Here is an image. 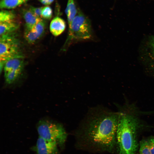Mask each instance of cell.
<instances>
[{"label":"cell","mask_w":154,"mask_h":154,"mask_svg":"<svg viewBox=\"0 0 154 154\" xmlns=\"http://www.w3.org/2000/svg\"><path fill=\"white\" fill-rule=\"evenodd\" d=\"M78 11L75 0H68L65 12L67 17L68 26L71 23Z\"/></svg>","instance_id":"obj_11"},{"label":"cell","mask_w":154,"mask_h":154,"mask_svg":"<svg viewBox=\"0 0 154 154\" xmlns=\"http://www.w3.org/2000/svg\"></svg>","instance_id":"obj_23"},{"label":"cell","mask_w":154,"mask_h":154,"mask_svg":"<svg viewBox=\"0 0 154 154\" xmlns=\"http://www.w3.org/2000/svg\"><path fill=\"white\" fill-rule=\"evenodd\" d=\"M151 154H154V137H152L148 139Z\"/></svg>","instance_id":"obj_21"},{"label":"cell","mask_w":154,"mask_h":154,"mask_svg":"<svg viewBox=\"0 0 154 154\" xmlns=\"http://www.w3.org/2000/svg\"><path fill=\"white\" fill-rule=\"evenodd\" d=\"M15 15L11 11L2 9L0 12V23L15 21Z\"/></svg>","instance_id":"obj_15"},{"label":"cell","mask_w":154,"mask_h":154,"mask_svg":"<svg viewBox=\"0 0 154 154\" xmlns=\"http://www.w3.org/2000/svg\"><path fill=\"white\" fill-rule=\"evenodd\" d=\"M23 58H16L7 61L4 66V74L13 70H22L23 66Z\"/></svg>","instance_id":"obj_9"},{"label":"cell","mask_w":154,"mask_h":154,"mask_svg":"<svg viewBox=\"0 0 154 154\" xmlns=\"http://www.w3.org/2000/svg\"><path fill=\"white\" fill-rule=\"evenodd\" d=\"M52 11L51 8L49 6H46L43 7L42 17L47 19H50L52 17Z\"/></svg>","instance_id":"obj_19"},{"label":"cell","mask_w":154,"mask_h":154,"mask_svg":"<svg viewBox=\"0 0 154 154\" xmlns=\"http://www.w3.org/2000/svg\"><path fill=\"white\" fill-rule=\"evenodd\" d=\"M139 154H151L148 140H141L139 144Z\"/></svg>","instance_id":"obj_17"},{"label":"cell","mask_w":154,"mask_h":154,"mask_svg":"<svg viewBox=\"0 0 154 154\" xmlns=\"http://www.w3.org/2000/svg\"><path fill=\"white\" fill-rule=\"evenodd\" d=\"M22 72L21 70H13L5 73V81L8 84L13 83L18 78Z\"/></svg>","instance_id":"obj_16"},{"label":"cell","mask_w":154,"mask_h":154,"mask_svg":"<svg viewBox=\"0 0 154 154\" xmlns=\"http://www.w3.org/2000/svg\"><path fill=\"white\" fill-rule=\"evenodd\" d=\"M119 115V113L105 112L92 117L86 133L89 140L103 149H112L115 143Z\"/></svg>","instance_id":"obj_1"},{"label":"cell","mask_w":154,"mask_h":154,"mask_svg":"<svg viewBox=\"0 0 154 154\" xmlns=\"http://www.w3.org/2000/svg\"><path fill=\"white\" fill-rule=\"evenodd\" d=\"M39 137L46 140L56 142L61 145L64 143L67 133L62 125L52 121L43 119L40 120L37 127Z\"/></svg>","instance_id":"obj_4"},{"label":"cell","mask_w":154,"mask_h":154,"mask_svg":"<svg viewBox=\"0 0 154 154\" xmlns=\"http://www.w3.org/2000/svg\"><path fill=\"white\" fill-rule=\"evenodd\" d=\"M43 7H35L31 6L29 8L33 13L37 16L41 18Z\"/></svg>","instance_id":"obj_20"},{"label":"cell","mask_w":154,"mask_h":154,"mask_svg":"<svg viewBox=\"0 0 154 154\" xmlns=\"http://www.w3.org/2000/svg\"><path fill=\"white\" fill-rule=\"evenodd\" d=\"M24 36L27 41L31 44L34 43L40 37L33 27L30 28H26Z\"/></svg>","instance_id":"obj_14"},{"label":"cell","mask_w":154,"mask_h":154,"mask_svg":"<svg viewBox=\"0 0 154 154\" xmlns=\"http://www.w3.org/2000/svg\"><path fill=\"white\" fill-rule=\"evenodd\" d=\"M68 37L64 44L65 49L74 42L89 40L92 36L90 21L79 10L68 26Z\"/></svg>","instance_id":"obj_3"},{"label":"cell","mask_w":154,"mask_h":154,"mask_svg":"<svg viewBox=\"0 0 154 154\" xmlns=\"http://www.w3.org/2000/svg\"><path fill=\"white\" fill-rule=\"evenodd\" d=\"M16 58H23L19 43L14 32L0 36V61L6 62Z\"/></svg>","instance_id":"obj_5"},{"label":"cell","mask_w":154,"mask_h":154,"mask_svg":"<svg viewBox=\"0 0 154 154\" xmlns=\"http://www.w3.org/2000/svg\"><path fill=\"white\" fill-rule=\"evenodd\" d=\"M144 47L142 58L149 68L154 72V35L148 38Z\"/></svg>","instance_id":"obj_7"},{"label":"cell","mask_w":154,"mask_h":154,"mask_svg":"<svg viewBox=\"0 0 154 154\" xmlns=\"http://www.w3.org/2000/svg\"><path fill=\"white\" fill-rule=\"evenodd\" d=\"M66 24L65 21L61 18L57 16L51 21L50 29L51 33L54 36L61 35L65 30Z\"/></svg>","instance_id":"obj_8"},{"label":"cell","mask_w":154,"mask_h":154,"mask_svg":"<svg viewBox=\"0 0 154 154\" xmlns=\"http://www.w3.org/2000/svg\"><path fill=\"white\" fill-rule=\"evenodd\" d=\"M140 122L137 117L130 114L121 113L116 137L119 154H135L138 147L137 131Z\"/></svg>","instance_id":"obj_2"},{"label":"cell","mask_w":154,"mask_h":154,"mask_svg":"<svg viewBox=\"0 0 154 154\" xmlns=\"http://www.w3.org/2000/svg\"><path fill=\"white\" fill-rule=\"evenodd\" d=\"M19 25L15 21L0 23V36L14 32L18 28Z\"/></svg>","instance_id":"obj_12"},{"label":"cell","mask_w":154,"mask_h":154,"mask_svg":"<svg viewBox=\"0 0 154 154\" xmlns=\"http://www.w3.org/2000/svg\"><path fill=\"white\" fill-rule=\"evenodd\" d=\"M22 13L25 22L26 28H33L37 23L42 20L41 18L35 15L29 9H23Z\"/></svg>","instance_id":"obj_10"},{"label":"cell","mask_w":154,"mask_h":154,"mask_svg":"<svg viewBox=\"0 0 154 154\" xmlns=\"http://www.w3.org/2000/svg\"><path fill=\"white\" fill-rule=\"evenodd\" d=\"M58 145L56 142L48 141L39 137L35 150L36 154H57Z\"/></svg>","instance_id":"obj_6"},{"label":"cell","mask_w":154,"mask_h":154,"mask_svg":"<svg viewBox=\"0 0 154 154\" xmlns=\"http://www.w3.org/2000/svg\"><path fill=\"white\" fill-rule=\"evenodd\" d=\"M30 0H1L0 2V9H10L26 3Z\"/></svg>","instance_id":"obj_13"},{"label":"cell","mask_w":154,"mask_h":154,"mask_svg":"<svg viewBox=\"0 0 154 154\" xmlns=\"http://www.w3.org/2000/svg\"><path fill=\"white\" fill-rule=\"evenodd\" d=\"M39 1L43 5L48 6L51 4L54 0H39Z\"/></svg>","instance_id":"obj_22"},{"label":"cell","mask_w":154,"mask_h":154,"mask_svg":"<svg viewBox=\"0 0 154 154\" xmlns=\"http://www.w3.org/2000/svg\"><path fill=\"white\" fill-rule=\"evenodd\" d=\"M33 29L40 37L44 31L45 25L42 20L37 23L33 27Z\"/></svg>","instance_id":"obj_18"}]
</instances>
